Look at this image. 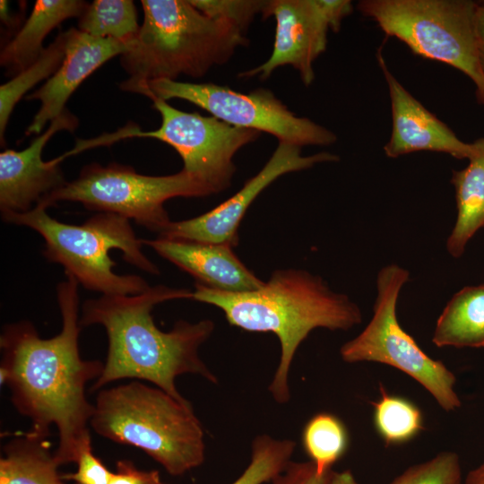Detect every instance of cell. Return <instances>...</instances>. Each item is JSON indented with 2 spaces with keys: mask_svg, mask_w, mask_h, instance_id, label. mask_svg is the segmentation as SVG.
<instances>
[{
  "mask_svg": "<svg viewBox=\"0 0 484 484\" xmlns=\"http://www.w3.org/2000/svg\"><path fill=\"white\" fill-rule=\"evenodd\" d=\"M57 285L62 329L42 339L32 323L20 321L5 325L0 336L1 385H6L16 411L31 422L30 429L58 432L54 452L58 465L75 462L84 446L91 444L90 422L94 405L86 398L85 387L101 375L104 363L80 356L81 329L78 281L65 273Z\"/></svg>",
  "mask_w": 484,
  "mask_h": 484,
  "instance_id": "cell-1",
  "label": "cell"
},
{
  "mask_svg": "<svg viewBox=\"0 0 484 484\" xmlns=\"http://www.w3.org/2000/svg\"><path fill=\"white\" fill-rule=\"evenodd\" d=\"M181 298H193V291L157 285L137 295H101L83 303L80 325L99 324L108 340L104 367L91 391L124 378L140 379L185 402L188 400L176 385L178 376L192 374L218 382L199 355L214 330L213 321L180 320L169 332L161 331L153 321L156 305Z\"/></svg>",
  "mask_w": 484,
  "mask_h": 484,
  "instance_id": "cell-2",
  "label": "cell"
},
{
  "mask_svg": "<svg viewBox=\"0 0 484 484\" xmlns=\"http://www.w3.org/2000/svg\"><path fill=\"white\" fill-rule=\"evenodd\" d=\"M192 299L217 307L232 326L278 337L281 357L269 392L281 404L290 400V369L310 332L347 331L362 321L359 306L348 296L333 291L321 277L304 270H277L260 289L248 292H226L196 283Z\"/></svg>",
  "mask_w": 484,
  "mask_h": 484,
  "instance_id": "cell-3",
  "label": "cell"
},
{
  "mask_svg": "<svg viewBox=\"0 0 484 484\" xmlns=\"http://www.w3.org/2000/svg\"><path fill=\"white\" fill-rule=\"evenodd\" d=\"M143 21L136 37L121 55L129 78L121 90L148 81L174 80L185 74L200 78L227 63L246 45L235 26L212 19L190 0H142Z\"/></svg>",
  "mask_w": 484,
  "mask_h": 484,
  "instance_id": "cell-4",
  "label": "cell"
},
{
  "mask_svg": "<svg viewBox=\"0 0 484 484\" xmlns=\"http://www.w3.org/2000/svg\"><path fill=\"white\" fill-rule=\"evenodd\" d=\"M90 427L113 442L140 448L172 476L205 459L203 429L191 402L138 380L101 390Z\"/></svg>",
  "mask_w": 484,
  "mask_h": 484,
  "instance_id": "cell-5",
  "label": "cell"
},
{
  "mask_svg": "<svg viewBox=\"0 0 484 484\" xmlns=\"http://www.w3.org/2000/svg\"><path fill=\"white\" fill-rule=\"evenodd\" d=\"M47 209L39 203L26 212L1 215L5 222L37 231L45 241V257L63 265L65 272L87 290L102 295H137L151 288L139 275L114 272L117 264L109 252L119 249L127 263L152 274L160 272L142 251V239L136 238L128 219L100 212L82 225H72L50 217Z\"/></svg>",
  "mask_w": 484,
  "mask_h": 484,
  "instance_id": "cell-6",
  "label": "cell"
},
{
  "mask_svg": "<svg viewBox=\"0 0 484 484\" xmlns=\"http://www.w3.org/2000/svg\"><path fill=\"white\" fill-rule=\"evenodd\" d=\"M477 3L469 0H364L359 12L413 53L445 63L465 73L484 104V72L476 34Z\"/></svg>",
  "mask_w": 484,
  "mask_h": 484,
  "instance_id": "cell-7",
  "label": "cell"
},
{
  "mask_svg": "<svg viewBox=\"0 0 484 484\" xmlns=\"http://www.w3.org/2000/svg\"><path fill=\"white\" fill-rule=\"evenodd\" d=\"M212 194L209 186L183 169L173 175L148 176L117 163H91L82 169L76 179L39 203L48 208L59 201L79 202L89 210L132 219L160 236L171 222L164 208L167 200Z\"/></svg>",
  "mask_w": 484,
  "mask_h": 484,
  "instance_id": "cell-8",
  "label": "cell"
},
{
  "mask_svg": "<svg viewBox=\"0 0 484 484\" xmlns=\"http://www.w3.org/2000/svg\"><path fill=\"white\" fill-rule=\"evenodd\" d=\"M409 279V271L395 264L379 271L373 316L358 336L341 347L340 354L348 363L376 362L401 370L421 385L444 411H453L461 407L454 374L427 355L397 319L399 294Z\"/></svg>",
  "mask_w": 484,
  "mask_h": 484,
  "instance_id": "cell-9",
  "label": "cell"
},
{
  "mask_svg": "<svg viewBox=\"0 0 484 484\" xmlns=\"http://www.w3.org/2000/svg\"><path fill=\"white\" fill-rule=\"evenodd\" d=\"M122 91L143 94L151 100H186L229 125L267 133L279 142L305 145H329L336 135L309 118L297 117L272 91L255 89L248 93L212 82L192 83L159 79Z\"/></svg>",
  "mask_w": 484,
  "mask_h": 484,
  "instance_id": "cell-10",
  "label": "cell"
},
{
  "mask_svg": "<svg viewBox=\"0 0 484 484\" xmlns=\"http://www.w3.org/2000/svg\"><path fill=\"white\" fill-rule=\"evenodd\" d=\"M152 102L161 117L159 128L142 131L137 126L126 125L112 134L90 140V148L125 138H154L171 146L183 160L182 169L214 194L228 188L236 171L235 154L256 141L261 133L229 125L212 116L177 109L160 99Z\"/></svg>",
  "mask_w": 484,
  "mask_h": 484,
  "instance_id": "cell-11",
  "label": "cell"
},
{
  "mask_svg": "<svg viewBox=\"0 0 484 484\" xmlns=\"http://www.w3.org/2000/svg\"><path fill=\"white\" fill-rule=\"evenodd\" d=\"M338 160L336 154L326 151L303 156L301 147L278 142V146L262 169L234 195L195 218L171 221L159 237L224 244L233 247L238 242V229L248 207L273 181L284 174L307 169L317 163Z\"/></svg>",
  "mask_w": 484,
  "mask_h": 484,
  "instance_id": "cell-12",
  "label": "cell"
},
{
  "mask_svg": "<svg viewBox=\"0 0 484 484\" xmlns=\"http://www.w3.org/2000/svg\"><path fill=\"white\" fill-rule=\"evenodd\" d=\"M262 15L276 22L272 55L240 77L267 79L279 67L291 65L306 86L315 79L314 62L325 50L331 23L321 0H267Z\"/></svg>",
  "mask_w": 484,
  "mask_h": 484,
  "instance_id": "cell-13",
  "label": "cell"
},
{
  "mask_svg": "<svg viewBox=\"0 0 484 484\" xmlns=\"http://www.w3.org/2000/svg\"><path fill=\"white\" fill-rule=\"evenodd\" d=\"M77 126V117L65 109L26 149H5L0 153L1 213L26 212L66 183L59 166L63 160L58 157L44 161L42 151L56 132L72 133Z\"/></svg>",
  "mask_w": 484,
  "mask_h": 484,
  "instance_id": "cell-14",
  "label": "cell"
},
{
  "mask_svg": "<svg viewBox=\"0 0 484 484\" xmlns=\"http://www.w3.org/2000/svg\"><path fill=\"white\" fill-rule=\"evenodd\" d=\"M378 64L388 85L392 105V134L384 150L397 158L419 151L445 152L456 159H469L474 143L461 141L454 133L419 100L389 71L381 52Z\"/></svg>",
  "mask_w": 484,
  "mask_h": 484,
  "instance_id": "cell-15",
  "label": "cell"
},
{
  "mask_svg": "<svg viewBox=\"0 0 484 484\" xmlns=\"http://www.w3.org/2000/svg\"><path fill=\"white\" fill-rule=\"evenodd\" d=\"M128 44L86 34L78 29L67 30L64 60L56 72L27 99H38L41 105L26 130V135L39 134L49 122L61 116L65 105L95 70L109 59L124 54Z\"/></svg>",
  "mask_w": 484,
  "mask_h": 484,
  "instance_id": "cell-16",
  "label": "cell"
},
{
  "mask_svg": "<svg viewBox=\"0 0 484 484\" xmlns=\"http://www.w3.org/2000/svg\"><path fill=\"white\" fill-rule=\"evenodd\" d=\"M142 243L208 288L240 293L258 290L264 284L244 265L229 245L160 237L142 239Z\"/></svg>",
  "mask_w": 484,
  "mask_h": 484,
  "instance_id": "cell-17",
  "label": "cell"
},
{
  "mask_svg": "<svg viewBox=\"0 0 484 484\" xmlns=\"http://www.w3.org/2000/svg\"><path fill=\"white\" fill-rule=\"evenodd\" d=\"M88 3L82 0H37L25 23L2 48L0 65L15 76L33 65L45 48L47 35L64 21L79 18Z\"/></svg>",
  "mask_w": 484,
  "mask_h": 484,
  "instance_id": "cell-18",
  "label": "cell"
},
{
  "mask_svg": "<svg viewBox=\"0 0 484 484\" xmlns=\"http://www.w3.org/2000/svg\"><path fill=\"white\" fill-rule=\"evenodd\" d=\"M49 435L29 429L2 448L0 484H65L51 452Z\"/></svg>",
  "mask_w": 484,
  "mask_h": 484,
  "instance_id": "cell-19",
  "label": "cell"
},
{
  "mask_svg": "<svg viewBox=\"0 0 484 484\" xmlns=\"http://www.w3.org/2000/svg\"><path fill=\"white\" fill-rule=\"evenodd\" d=\"M469 164L454 170L452 183L455 188L457 217L446 240L448 253L460 257L470 239L484 228V138L474 143Z\"/></svg>",
  "mask_w": 484,
  "mask_h": 484,
  "instance_id": "cell-20",
  "label": "cell"
},
{
  "mask_svg": "<svg viewBox=\"0 0 484 484\" xmlns=\"http://www.w3.org/2000/svg\"><path fill=\"white\" fill-rule=\"evenodd\" d=\"M436 347L484 348V285L467 286L448 301L432 336Z\"/></svg>",
  "mask_w": 484,
  "mask_h": 484,
  "instance_id": "cell-21",
  "label": "cell"
},
{
  "mask_svg": "<svg viewBox=\"0 0 484 484\" xmlns=\"http://www.w3.org/2000/svg\"><path fill=\"white\" fill-rule=\"evenodd\" d=\"M67 30L60 32L39 58L0 86V140L4 145L8 120L18 101L39 82L49 79L61 65L66 48Z\"/></svg>",
  "mask_w": 484,
  "mask_h": 484,
  "instance_id": "cell-22",
  "label": "cell"
},
{
  "mask_svg": "<svg viewBox=\"0 0 484 484\" xmlns=\"http://www.w3.org/2000/svg\"><path fill=\"white\" fill-rule=\"evenodd\" d=\"M140 29L137 10L131 0H95L78 20V30L93 37L128 44Z\"/></svg>",
  "mask_w": 484,
  "mask_h": 484,
  "instance_id": "cell-23",
  "label": "cell"
},
{
  "mask_svg": "<svg viewBox=\"0 0 484 484\" xmlns=\"http://www.w3.org/2000/svg\"><path fill=\"white\" fill-rule=\"evenodd\" d=\"M302 445L319 474L332 469L346 453L349 433L336 416L321 412L313 416L302 432Z\"/></svg>",
  "mask_w": 484,
  "mask_h": 484,
  "instance_id": "cell-24",
  "label": "cell"
},
{
  "mask_svg": "<svg viewBox=\"0 0 484 484\" xmlns=\"http://www.w3.org/2000/svg\"><path fill=\"white\" fill-rule=\"evenodd\" d=\"M374 405V425L387 445L406 443L424 429L421 411L411 401L392 395L381 386Z\"/></svg>",
  "mask_w": 484,
  "mask_h": 484,
  "instance_id": "cell-25",
  "label": "cell"
},
{
  "mask_svg": "<svg viewBox=\"0 0 484 484\" xmlns=\"http://www.w3.org/2000/svg\"><path fill=\"white\" fill-rule=\"evenodd\" d=\"M296 442L276 439L268 435L255 436L251 445V461L231 484H264L281 474L294 453Z\"/></svg>",
  "mask_w": 484,
  "mask_h": 484,
  "instance_id": "cell-26",
  "label": "cell"
},
{
  "mask_svg": "<svg viewBox=\"0 0 484 484\" xmlns=\"http://www.w3.org/2000/svg\"><path fill=\"white\" fill-rule=\"evenodd\" d=\"M390 484H462L460 458L454 452L443 451L409 467Z\"/></svg>",
  "mask_w": 484,
  "mask_h": 484,
  "instance_id": "cell-27",
  "label": "cell"
},
{
  "mask_svg": "<svg viewBox=\"0 0 484 484\" xmlns=\"http://www.w3.org/2000/svg\"><path fill=\"white\" fill-rule=\"evenodd\" d=\"M190 3L205 15L226 22L245 34L255 15L262 14L265 1L190 0Z\"/></svg>",
  "mask_w": 484,
  "mask_h": 484,
  "instance_id": "cell-28",
  "label": "cell"
},
{
  "mask_svg": "<svg viewBox=\"0 0 484 484\" xmlns=\"http://www.w3.org/2000/svg\"><path fill=\"white\" fill-rule=\"evenodd\" d=\"M75 472L61 475L64 480H73L75 484H108L111 475L105 464L93 454L91 444L81 451Z\"/></svg>",
  "mask_w": 484,
  "mask_h": 484,
  "instance_id": "cell-29",
  "label": "cell"
},
{
  "mask_svg": "<svg viewBox=\"0 0 484 484\" xmlns=\"http://www.w3.org/2000/svg\"><path fill=\"white\" fill-rule=\"evenodd\" d=\"M333 470L319 474L311 462H290L270 484H329Z\"/></svg>",
  "mask_w": 484,
  "mask_h": 484,
  "instance_id": "cell-30",
  "label": "cell"
},
{
  "mask_svg": "<svg viewBox=\"0 0 484 484\" xmlns=\"http://www.w3.org/2000/svg\"><path fill=\"white\" fill-rule=\"evenodd\" d=\"M108 484H163L159 471H143L129 460H119Z\"/></svg>",
  "mask_w": 484,
  "mask_h": 484,
  "instance_id": "cell-31",
  "label": "cell"
},
{
  "mask_svg": "<svg viewBox=\"0 0 484 484\" xmlns=\"http://www.w3.org/2000/svg\"><path fill=\"white\" fill-rule=\"evenodd\" d=\"M475 34L479 58L484 72V3L477 4L476 6Z\"/></svg>",
  "mask_w": 484,
  "mask_h": 484,
  "instance_id": "cell-32",
  "label": "cell"
},
{
  "mask_svg": "<svg viewBox=\"0 0 484 484\" xmlns=\"http://www.w3.org/2000/svg\"><path fill=\"white\" fill-rule=\"evenodd\" d=\"M0 17L2 24L4 25L9 30L15 28H19L21 19L11 11L8 1H0Z\"/></svg>",
  "mask_w": 484,
  "mask_h": 484,
  "instance_id": "cell-33",
  "label": "cell"
},
{
  "mask_svg": "<svg viewBox=\"0 0 484 484\" xmlns=\"http://www.w3.org/2000/svg\"><path fill=\"white\" fill-rule=\"evenodd\" d=\"M329 484H359L352 472L349 470L342 471H333Z\"/></svg>",
  "mask_w": 484,
  "mask_h": 484,
  "instance_id": "cell-34",
  "label": "cell"
},
{
  "mask_svg": "<svg viewBox=\"0 0 484 484\" xmlns=\"http://www.w3.org/2000/svg\"><path fill=\"white\" fill-rule=\"evenodd\" d=\"M464 484H484V462L468 473Z\"/></svg>",
  "mask_w": 484,
  "mask_h": 484,
  "instance_id": "cell-35",
  "label": "cell"
}]
</instances>
